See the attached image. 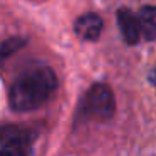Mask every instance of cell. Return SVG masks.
Here are the masks:
<instances>
[{
    "label": "cell",
    "instance_id": "8992f818",
    "mask_svg": "<svg viewBox=\"0 0 156 156\" xmlns=\"http://www.w3.org/2000/svg\"><path fill=\"white\" fill-rule=\"evenodd\" d=\"M136 20H138L139 34L146 41H154L156 39V7L146 5V7L139 9Z\"/></svg>",
    "mask_w": 156,
    "mask_h": 156
},
{
    "label": "cell",
    "instance_id": "7a4b0ae2",
    "mask_svg": "<svg viewBox=\"0 0 156 156\" xmlns=\"http://www.w3.org/2000/svg\"><path fill=\"white\" fill-rule=\"evenodd\" d=\"M34 133L15 124L0 128V156H30Z\"/></svg>",
    "mask_w": 156,
    "mask_h": 156
},
{
    "label": "cell",
    "instance_id": "5b68a950",
    "mask_svg": "<svg viewBox=\"0 0 156 156\" xmlns=\"http://www.w3.org/2000/svg\"><path fill=\"white\" fill-rule=\"evenodd\" d=\"M118 25L121 29L122 39H124L126 44H129V45L138 44L141 34H139L138 20H136V17L133 15L131 10H128V9H119L118 10Z\"/></svg>",
    "mask_w": 156,
    "mask_h": 156
},
{
    "label": "cell",
    "instance_id": "277c9868",
    "mask_svg": "<svg viewBox=\"0 0 156 156\" xmlns=\"http://www.w3.org/2000/svg\"><path fill=\"white\" fill-rule=\"evenodd\" d=\"M74 32L82 41H98L102 32V19L98 14H84L76 20Z\"/></svg>",
    "mask_w": 156,
    "mask_h": 156
},
{
    "label": "cell",
    "instance_id": "52a82bcc",
    "mask_svg": "<svg viewBox=\"0 0 156 156\" xmlns=\"http://www.w3.org/2000/svg\"><path fill=\"white\" fill-rule=\"evenodd\" d=\"M27 44L24 37H10L5 42L0 44V59H7L10 55H14L15 52H19L24 45Z\"/></svg>",
    "mask_w": 156,
    "mask_h": 156
},
{
    "label": "cell",
    "instance_id": "6da1fadb",
    "mask_svg": "<svg viewBox=\"0 0 156 156\" xmlns=\"http://www.w3.org/2000/svg\"><path fill=\"white\" fill-rule=\"evenodd\" d=\"M57 89V76L49 67H37L15 79L9 91V104L17 112L41 108Z\"/></svg>",
    "mask_w": 156,
    "mask_h": 156
},
{
    "label": "cell",
    "instance_id": "3957f363",
    "mask_svg": "<svg viewBox=\"0 0 156 156\" xmlns=\"http://www.w3.org/2000/svg\"><path fill=\"white\" fill-rule=\"evenodd\" d=\"M114 96L112 91L106 84H94L87 91L82 102V111L89 118L99 119V121H108L114 114Z\"/></svg>",
    "mask_w": 156,
    "mask_h": 156
},
{
    "label": "cell",
    "instance_id": "ba28073f",
    "mask_svg": "<svg viewBox=\"0 0 156 156\" xmlns=\"http://www.w3.org/2000/svg\"><path fill=\"white\" fill-rule=\"evenodd\" d=\"M149 81H151L153 84H156V71L151 72V76H149Z\"/></svg>",
    "mask_w": 156,
    "mask_h": 156
}]
</instances>
